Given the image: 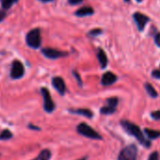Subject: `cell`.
<instances>
[{
	"instance_id": "obj_20",
	"label": "cell",
	"mask_w": 160,
	"mask_h": 160,
	"mask_svg": "<svg viewBox=\"0 0 160 160\" xmlns=\"http://www.w3.org/2000/svg\"><path fill=\"white\" fill-rule=\"evenodd\" d=\"M115 111H116V109H114V108H110V107H108V106H107V105L101 108V113L106 114V115L112 114V113H114Z\"/></svg>"
},
{
	"instance_id": "obj_14",
	"label": "cell",
	"mask_w": 160,
	"mask_h": 160,
	"mask_svg": "<svg viewBox=\"0 0 160 160\" xmlns=\"http://www.w3.org/2000/svg\"><path fill=\"white\" fill-rule=\"evenodd\" d=\"M72 113L75 114H79V115H82L85 116L87 118H92V112L89 109H75V110H70Z\"/></svg>"
},
{
	"instance_id": "obj_2",
	"label": "cell",
	"mask_w": 160,
	"mask_h": 160,
	"mask_svg": "<svg viewBox=\"0 0 160 160\" xmlns=\"http://www.w3.org/2000/svg\"><path fill=\"white\" fill-rule=\"evenodd\" d=\"M27 43L32 48H39L42 43L41 31L39 28L30 30L27 35Z\"/></svg>"
},
{
	"instance_id": "obj_9",
	"label": "cell",
	"mask_w": 160,
	"mask_h": 160,
	"mask_svg": "<svg viewBox=\"0 0 160 160\" xmlns=\"http://www.w3.org/2000/svg\"><path fill=\"white\" fill-rule=\"evenodd\" d=\"M52 84L55 87V89L60 93V94H64L65 90H66V86L64 83V80L59 77V76H56L52 79Z\"/></svg>"
},
{
	"instance_id": "obj_24",
	"label": "cell",
	"mask_w": 160,
	"mask_h": 160,
	"mask_svg": "<svg viewBox=\"0 0 160 160\" xmlns=\"http://www.w3.org/2000/svg\"><path fill=\"white\" fill-rule=\"evenodd\" d=\"M100 33H102V30L101 29H93V30H92L91 32H90V34L91 35H93V36H95V35H99Z\"/></svg>"
},
{
	"instance_id": "obj_26",
	"label": "cell",
	"mask_w": 160,
	"mask_h": 160,
	"mask_svg": "<svg viewBox=\"0 0 160 160\" xmlns=\"http://www.w3.org/2000/svg\"><path fill=\"white\" fill-rule=\"evenodd\" d=\"M82 1H83V0H69L70 4H72V5H76V4H79V3H81Z\"/></svg>"
},
{
	"instance_id": "obj_11",
	"label": "cell",
	"mask_w": 160,
	"mask_h": 160,
	"mask_svg": "<svg viewBox=\"0 0 160 160\" xmlns=\"http://www.w3.org/2000/svg\"><path fill=\"white\" fill-rule=\"evenodd\" d=\"M97 58H98V60H99V62H100L101 67H102L103 69L106 68L107 65H108V58H107V55H106V53L104 52L103 49H99V50H98Z\"/></svg>"
},
{
	"instance_id": "obj_23",
	"label": "cell",
	"mask_w": 160,
	"mask_h": 160,
	"mask_svg": "<svg viewBox=\"0 0 160 160\" xmlns=\"http://www.w3.org/2000/svg\"><path fill=\"white\" fill-rule=\"evenodd\" d=\"M152 75L154 78L160 79V71H159V70H154V71H152Z\"/></svg>"
},
{
	"instance_id": "obj_8",
	"label": "cell",
	"mask_w": 160,
	"mask_h": 160,
	"mask_svg": "<svg viewBox=\"0 0 160 160\" xmlns=\"http://www.w3.org/2000/svg\"><path fill=\"white\" fill-rule=\"evenodd\" d=\"M42 54L47 57L48 58H52V59H55V58H60V57H64V56H67V53L66 52H62V51H58L57 49H53V48H44L42 50Z\"/></svg>"
},
{
	"instance_id": "obj_1",
	"label": "cell",
	"mask_w": 160,
	"mask_h": 160,
	"mask_svg": "<svg viewBox=\"0 0 160 160\" xmlns=\"http://www.w3.org/2000/svg\"><path fill=\"white\" fill-rule=\"evenodd\" d=\"M121 124L122 125L123 129H124L128 134L134 136V137H135L142 145H144L145 147H148V148L150 147V141H148V140L144 138L142 132L140 131V129H139V127H138V125H136V124H134V123H132V122H128V121H122V122H121Z\"/></svg>"
},
{
	"instance_id": "obj_21",
	"label": "cell",
	"mask_w": 160,
	"mask_h": 160,
	"mask_svg": "<svg viewBox=\"0 0 160 160\" xmlns=\"http://www.w3.org/2000/svg\"><path fill=\"white\" fill-rule=\"evenodd\" d=\"M151 116H152V118L154 119V120H160V110L152 112V113H151Z\"/></svg>"
},
{
	"instance_id": "obj_30",
	"label": "cell",
	"mask_w": 160,
	"mask_h": 160,
	"mask_svg": "<svg viewBox=\"0 0 160 160\" xmlns=\"http://www.w3.org/2000/svg\"><path fill=\"white\" fill-rule=\"evenodd\" d=\"M42 1H44V2H47V1H50V0H42Z\"/></svg>"
},
{
	"instance_id": "obj_13",
	"label": "cell",
	"mask_w": 160,
	"mask_h": 160,
	"mask_svg": "<svg viewBox=\"0 0 160 160\" xmlns=\"http://www.w3.org/2000/svg\"><path fill=\"white\" fill-rule=\"evenodd\" d=\"M50 157H51L50 151L49 150H42L41 152V153L37 157H35L33 160H49Z\"/></svg>"
},
{
	"instance_id": "obj_17",
	"label": "cell",
	"mask_w": 160,
	"mask_h": 160,
	"mask_svg": "<svg viewBox=\"0 0 160 160\" xmlns=\"http://www.w3.org/2000/svg\"><path fill=\"white\" fill-rule=\"evenodd\" d=\"M12 133L9 130V129H5L1 132V134H0V139L2 140H7V139H10L12 138Z\"/></svg>"
},
{
	"instance_id": "obj_22",
	"label": "cell",
	"mask_w": 160,
	"mask_h": 160,
	"mask_svg": "<svg viewBox=\"0 0 160 160\" xmlns=\"http://www.w3.org/2000/svg\"><path fill=\"white\" fill-rule=\"evenodd\" d=\"M158 152H153L152 153H151V155L149 156V159L148 160H158Z\"/></svg>"
},
{
	"instance_id": "obj_5",
	"label": "cell",
	"mask_w": 160,
	"mask_h": 160,
	"mask_svg": "<svg viewBox=\"0 0 160 160\" xmlns=\"http://www.w3.org/2000/svg\"><path fill=\"white\" fill-rule=\"evenodd\" d=\"M42 97H43V108H44V110L48 113L52 112L55 108V105L52 101V98H51V95L49 93V91L45 88H42Z\"/></svg>"
},
{
	"instance_id": "obj_29",
	"label": "cell",
	"mask_w": 160,
	"mask_h": 160,
	"mask_svg": "<svg viewBox=\"0 0 160 160\" xmlns=\"http://www.w3.org/2000/svg\"><path fill=\"white\" fill-rule=\"evenodd\" d=\"M79 160H86V157H84V158H81V159H79Z\"/></svg>"
},
{
	"instance_id": "obj_7",
	"label": "cell",
	"mask_w": 160,
	"mask_h": 160,
	"mask_svg": "<svg viewBox=\"0 0 160 160\" xmlns=\"http://www.w3.org/2000/svg\"><path fill=\"white\" fill-rule=\"evenodd\" d=\"M133 18H134V20H135V22H136V24H137L138 28L139 31H142L144 29L146 24L150 21L149 17H147L146 15H144V14H142L140 12L134 13Z\"/></svg>"
},
{
	"instance_id": "obj_32",
	"label": "cell",
	"mask_w": 160,
	"mask_h": 160,
	"mask_svg": "<svg viewBox=\"0 0 160 160\" xmlns=\"http://www.w3.org/2000/svg\"><path fill=\"white\" fill-rule=\"evenodd\" d=\"M124 1H126V2H128V1H129V0H124Z\"/></svg>"
},
{
	"instance_id": "obj_15",
	"label": "cell",
	"mask_w": 160,
	"mask_h": 160,
	"mask_svg": "<svg viewBox=\"0 0 160 160\" xmlns=\"http://www.w3.org/2000/svg\"><path fill=\"white\" fill-rule=\"evenodd\" d=\"M144 132L146 133V135L148 136L149 138H157L160 137V131H156V130H152V129L145 128Z\"/></svg>"
},
{
	"instance_id": "obj_6",
	"label": "cell",
	"mask_w": 160,
	"mask_h": 160,
	"mask_svg": "<svg viewBox=\"0 0 160 160\" xmlns=\"http://www.w3.org/2000/svg\"><path fill=\"white\" fill-rule=\"evenodd\" d=\"M24 73H25V69L22 62L19 60H14L12 66L11 76L13 79H17V78H21Z\"/></svg>"
},
{
	"instance_id": "obj_12",
	"label": "cell",
	"mask_w": 160,
	"mask_h": 160,
	"mask_svg": "<svg viewBox=\"0 0 160 160\" xmlns=\"http://www.w3.org/2000/svg\"><path fill=\"white\" fill-rule=\"evenodd\" d=\"M92 13H93V9L91 7H83L75 12V14L77 16H87V15H92Z\"/></svg>"
},
{
	"instance_id": "obj_27",
	"label": "cell",
	"mask_w": 160,
	"mask_h": 160,
	"mask_svg": "<svg viewBox=\"0 0 160 160\" xmlns=\"http://www.w3.org/2000/svg\"><path fill=\"white\" fill-rule=\"evenodd\" d=\"M73 74H74L75 78L77 79V81H78L79 85H81V79H80V77H79V74H78L77 72H73Z\"/></svg>"
},
{
	"instance_id": "obj_16",
	"label": "cell",
	"mask_w": 160,
	"mask_h": 160,
	"mask_svg": "<svg viewBox=\"0 0 160 160\" xmlns=\"http://www.w3.org/2000/svg\"><path fill=\"white\" fill-rule=\"evenodd\" d=\"M145 89H146L148 94H149L151 97H152V98L157 97V92H156V91L154 90V88H153L151 84L146 83V84H145Z\"/></svg>"
},
{
	"instance_id": "obj_19",
	"label": "cell",
	"mask_w": 160,
	"mask_h": 160,
	"mask_svg": "<svg viewBox=\"0 0 160 160\" xmlns=\"http://www.w3.org/2000/svg\"><path fill=\"white\" fill-rule=\"evenodd\" d=\"M117 105H118V99H117L116 97L109 98V99H108V101H107V106H108V107H110V108H114V109H116Z\"/></svg>"
},
{
	"instance_id": "obj_31",
	"label": "cell",
	"mask_w": 160,
	"mask_h": 160,
	"mask_svg": "<svg viewBox=\"0 0 160 160\" xmlns=\"http://www.w3.org/2000/svg\"><path fill=\"white\" fill-rule=\"evenodd\" d=\"M137 1H138V2H141V1H142V0H137Z\"/></svg>"
},
{
	"instance_id": "obj_28",
	"label": "cell",
	"mask_w": 160,
	"mask_h": 160,
	"mask_svg": "<svg viewBox=\"0 0 160 160\" xmlns=\"http://www.w3.org/2000/svg\"><path fill=\"white\" fill-rule=\"evenodd\" d=\"M5 16H6V13L4 12H2V11H0V22H1L5 18Z\"/></svg>"
},
{
	"instance_id": "obj_3",
	"label": "cell",
	"mask_w": 160,
	"mask_h": 160,
	"mask_svg": "<svg viewBox=\"0 0 160 160\" xmlns=\"http://www.w3.org/2000/svg\"><path fill=\"white\" fill-rule=\"evenodd\" d=\"M76 129H77V132L79 134H81V135H83V136H85L87 138H93V139H101L102 138L101 136L96 131H94L90 125H88L85 122L78 124Z\"/></svg>"
},
{
	"instance_id": "obj_10",
	"label": "cell",
	"mask_w": 160,
	"mask_h": 160,
	"mask_svg": "<svg viewBox=\"0 0 160 160\" xmlns=\"http://www.w3.org/2000/svg\"><path fill=\"white\" fill-rule=\"evenodd\" d=\"M116 81H117V76L111 72H107L102 76V84L105 86L112 85Z\"/></svg>"
},
{
	"instance_id": "obj_18",
	"label": "cell",
	"mask_w": 160,
	"mask_h": 160,
	"mask_svg": "<svg viewBox=\"0 0 160 160\" xmlns=\"http://www.w3.org/2000/svg\"><path fill=\"white\" fill-rule=\"evenodd\" d=\"M1 1V4H2V7L4 9H10L13 3H15L17 0H0Z\"/></svg>"
},
{
	"instance_id": "obj_4",
	"label": "cell",
	"mask_w": 160,
	"mask_h": 160,
	"mask_svg": "<svg viewBox=\"0 0 160 160\" xmlns=\"http://www.w3.org/2000/svg\"><path fill=\"white\" fill-rule=\"evenodd\" d=\"M138 149L135 145H129L122 150L119 154V160H137Z\"/></svg>"
},
{
	"instance_id": "obj_25",
	"label": "cell",
	"mask_w": 160,
	"mask_h": 160,
	"mask_svg": "<svg viewBox=\"0 0 160 160\" xmlns=\"http://www.w3.org/2000/svg\"><path fill=\"white\" fill-rule=\"evenodd\" d=\"M154 42H155L156 45L160 47V33H158V34H156V35H155V38H154Z\"/></svg>"
}]
</instances>
